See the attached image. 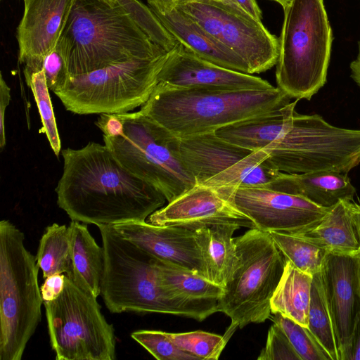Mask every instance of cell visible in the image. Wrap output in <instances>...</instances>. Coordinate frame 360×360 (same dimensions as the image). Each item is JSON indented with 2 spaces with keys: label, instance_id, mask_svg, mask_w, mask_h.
I'll return each instance as SVG.
<instances>
[{
  "label": "cell",
  "instance_id": "60d3db41",
  "mask_svg": "<svg viewBox=\"0 0 360 360\" xmlns=\"http://www.w3.org/2000/svg\"><path fill=\"white\" fill-rule=\"evenodd\" d=\"M351 77L360 86V41L359 43V52L354 60L350 64Z\"/></svg>",
  "mask_w": 360,
  "mask_h": 360
},
{
  "label": "cell",
  "instance_id": "603a6c76",
  "mask_svg": "<svg viewBox=\"0 0 360 360\" xmlns=\"http://www.w3.org/2000/svg\"><path fill=\"white\" fill-rule=\"evenodd\" d=\"M352 201L342 200L330 207L326 215L314 226L295 235L327 252L360 253V236L354 219Z\"/></svg>",
  "mask_w": 360,
  "mask_h": 360
},
{
  "label": "cell",
  "instance_id": "8fae6325",
  "mask_svg": "<svg viewBox=\"0 0 360 360\" xmlns=\"http://www.w3.org/2000/svg\"><path fill=\"white\" fill-rule=\"evenodd\" d=\"M50 343L57 360H114L115 330L97 297L65 276L64 289L44 302Z\"/></svg>",
  "mask_w": 360,
  "mask_h": 360
},
{
  "label": "cell",
  "instance_id": "836d02e7",
  "mask_svg": "<svg viewBox=\"0 0 360 360\" xmlns=\"http://www.w3.org/2000/svg\"><path fill=\"white\" fill-rule=\"evenodd\" d=\"M131 337L158 360H198L176 346L167 332L139 330L133 332Z\"/></svg>",
  "mask_w": 360,
  "mask_h": 360
},
{
  "label": "cell",
  "instance_id": "7bdbcfd3",
  "mask_svg": "<svg viewBox=\"0 0 360 360\" xmlns=\"http://www.w3.org/2000/svg\"><path fill=\"white\" fill-rule=\"evenodd\" d=\"M352 209L360 236V205L355 202H353Z\"/></svg>",
  "mask_w": 360,
  "mask_h": 360
},
{
  "label": "cell",
  "instance_id": "ee69618b",
  "mask_svg": "<svg viewBox=\"0 0 360 360\" xmlns=\"http://www.w3.org/2000/svg\"><path fill=\"white\" fill-rule=\"evenodd\" d=\"M270 1H275L278 4H279L283 7V8H285L291 1V0H270Z\"/></svg>",
  "mask_w": 360,
  "mask_h": 360
},
{
  "label": "cell",
  "instance_id": "52a82bcc",
  "mask_svg": "<svg viewBox=\"0 0 360 360\" xmlns=\"http://www.w3.org/2000/svg\"><path fill=\"white\" fill-rule=\"evenodd\" d=\"M22 231L0 222V360H20L41 319L39 268Z\"/></svg>",
  "mask_w": 360,
  "mask_h": 360
},
{
  "label": "cell",
  "instance_id": "9a60e30c",
  "mask_svg": "<svg viewBox=\"0 0 360 360\" xmlns=\"http://www.w3.org/2000/svg\"><path fill=\"white\" fill-rule=\"evenodd\" d=\"M146 221L158 226H181L193 231L219 224L257 229L221 190L198 184L154 212Z\"/></svg>",
  "mask_w": 360,
  "mask_h": 360
},
{
  "label": "cell",
  "instance_id": "f546056e",
  "mask_svg": "<svg viewBox=\"0 0 360 360\" xmlns=\"http://www.w3.org/2000/svg\"><path fill=\"white\" fill-rule=\"evenodd\" d=\"M110 6H120L128 11L150 39L169 51L178 41L162 25L152 9L139 0H100Z\"/></svg>",
  "mask_w": 360,
  "mask_h": 360
},
{
  "label": "cell",
  "instance_id": "8d00e7d4",
  "mask_svg": "<svg viewBox=\"0 0 360 360\" xmlns=\"http://www.w3.org/2000/svg\"><path fill=\"white\" fill-rule=\"evenodd\" d=\"M65 275L56 274L44 278L40 287V291L44 302L56 300L64 289Z\"/></svg>",
  "mask_w": 360,
  "mask_h": 360
},
{
  "label": "cell",
  "instance_id": "4316f807",
  "mask_svg": "<svg viewBox=\"0 0 360 360\" xmlns=\"http://www.w3.org/2000/svg\"><path fill=\"white\" fill-rule=\"evenodd\" d=\"M36 259L44 279L56 274H63L72 279L69 226L56 223L46 226L39 240Z\"/></svg>",
  "mask_w": 360,
  "mask_h": 360
},
{
  "label": "cell",
  "instance_id": "d590c367",
  "mask_svg": "<svg viewBox=\"0 0 360 360\" xmlns=\"http://www.w3.org/2000/svg\"><path fill=\"white\" fill-rule=\"evenodd\" d=\"M42 69L48 87L54 94L65 86L70 77L66 60L57 46L43 58Z\"/></svg>",
  "mask_w": 360,
  "mask_h": 360
},
{
  "label": "cell",
  "instance_id": "44dd1931",
  "mask_svg": "<svg viewBox=\"0 0 360 360\" xmlns=\"http://www.w3.org/2000/svg\"><path fill=\"white\" fill-rule=\"evenodd\" d=\"M152 11L168 32L198 56L219 66L250 74L248 65L239 56L216 41L176 6Z\"/></svg>",
  "mask_w": 360,
  "mask_h": 360
},
{
  "label": "cell",
  "instance_id": "f1b7e54d",
  "mask_svg": "<svg viewBox=\"0 0 360 360\" xmlns=\"http://www.w3.org/2000/svg\"><path fill=\"white\" fill-rule=\"evenodd\" d=\"M270 236L284 255L300 271L314 276L321 271L327 252L295 235L270 232Z\"/></svg>",
  "mask_w": 360,
  "mask_h": 360
},
{
  "label": "cell",
  "instance_id": "4fadbf2b",
  "mask_svg": "<svg viewBox=\"0 0 360 360\" xmlns=\"http://www.w3.org/2000/svg\"><path fill=\"white\" fill-rule=\"evenodd\" d=\"M187 14L216 41L239 56L250 74L276 65L279 39L248 12L229 0H176Z\"/></svg>",
  "mask_w": 360,
  "mask_h": 360
},
{
  "label": "cell",
  "instance_id": "ffe728a7",
  "mask_svg": "<svg viewBox=\"0 0 360 360\" xmlns=\"http://www.w3.org/2000/svg\"><path fill=\"white\" fill-rule=\"evenodd\" d=\"M155 258V257H154ZM160 285L187 313L202 321L219 311L224 288L186 269L155 258Z\"/></svg>",
  "mask_w": 360,
  "mask_h": 360
},
{
  "label": "cell",
  "instance_id": "484cf974",
  "mask_svg": "<svg viewBox=\"0 0 360 360\" xmlns=\"http://www.w3.org/2000/svg\"><path fill=\"white\" fill-rule=\"evenodd\" d=\"M313 276L286 260L280 281L271 299V314H279L308 326V314Z\"/></svg>",
  "mask_w": 360,
  "mask_h": 360
},
{
  "label": "cell",
  "instance_id": "b9f144b4",
  "mask_svg": "<svg viewBox=\"0 0 360 360\" xmlns=\"http://www.w3.org/2000/svg\"><path fill=\"white\" fill-rule=\"evenodd\" d=\"M176 0H147L149 7L153 10L161 11L173 6Z\"/></svg>",
  "mask_w": 360,
  "mask_h": 360
},
{
  "label": "cell",
  "instance_id": "277c9868",
  "mask_svg": "<svg viewBox=\"0 0 360 360\" xmlns=\"http://www.w3.org/2000/svg\"><path fill=\"white\" fill-rule=\"evenodd\" d=\"M57 46L70 76L167 52L150 39L124 8L100 0L75 1Z\"/></svg>",
  "mask_w": 360,
  "mask_h": 360
},
{
  "label": "cell",
  "instance_id": "e0dca14e",
  "mask_svg": "<svg viewBox=\"0 0 360 360\" xmlns=\"http://www.w3.org/2000/svg\"><path fill=\"white\" fill-rule=\"evenodd\" d=\"M321 276L341 355L360 314V253L327 252Z\"/></svg>",
  "mask_w": 360,
  "mask_h": 360
},
{
  "label": "cell",
  "instance_id": "2e32d148",
  "mask_svg": "<svg viewBox=\"0 0 360 360\" xmlns=\"http://www.w3.org/2000/svg\"><path fill=\"white\" fill-rule=\"evenodd\" d=\"M158 83L180 88L267 90L268 81L210 63L178 42L169 51L158 75Z\"/></svg>",
  "mask_w": 360,
  "mask_h": 360
},
{
  "label": "cell",
  "instance_id": "3957f363",
  "mask_svg": "<svg viewBox=\"0 0 360 360\" xmlns=\"http://www.w3.org/2000/svg\"><path fill=\"white\" fill-rule=\"evenodd\" d=\"M290 98L267 90L180 88L158 83L140 111L181 139L208 133L278 108Z\"/></svg>",
  "mask_w": 360,
  "mask_h": 360
},
{
  "label": "cell",
  "instance_id": "9c48e42d",
  "mask_svg": "<svg viewBox=\"0 0 360 360\" xmlns=\"http://www.w3.org/2000/svg\"><path fill=\"white\" fill-rule=\"evenodd\" d=\"M104 250L101 295L111 313L154 312L188 317L163 290L155 258L118 233L112 226H98Z\"/></svg>",
  "mask_w": 360,
  "mask_h": 360
},
{
  "label": "cell",
  "instance_id": "6da1fadb",
  "mask_svg": "<svg viewBox=\"0 0 360 360\" xmlns=\"http://www.w3.org/2000/svg\"><path fill=\"white\" fill-rule=\"evenodd\" d=\"M62 155L57 204L72 221L97 226L146 221L167 201L156 187L124 167L105 144L68 148Z\"/></svg>",
  "mask_w": 360,
  "mask_h": 360
},
{
  "label": "cell",
  "instance_id": "7c38bea8",
  "mask_svg": "<svg viewBox=\"0 0 360 360\" xmlns=\"http://www.w3.org/2000/svg\"><path fill=\"white\" fill-rule=\"evenodd\" d=\"M182 159L195 184L215 188L267 187L278 172L263 150H250L215 133L180 139Z\"/></svg>",
  "mask_w": 360,
  "mask_h": 360
},
{
  "label": "cell",
  "instance_id": "ab89813d",
  "mask_svg": "<svg viewBox=\"0 0 360 360\" xmlns=\"http://www.w3.org/2000/svg\"><path fill=\"white\" fill-rule=\"evenodd\" d=\"M230 1L237 4L252 17L258 20H262V11L258 6L256 0H229Z\"/></svg>",
  "mask_w": 360,
  "mask_h": 360
},
{
  "label": "cell",
  "instance_id": "f35d334b",
  "mask_svg": "<svg viewBox=\"0 0 360 360\" xmlns=\"http://www.w3.org/2000/svg\"><path fill=\"white\" fill-rule=\"evenodd\" d=\"M341 360H360V314L348 344L341 353Z\"/></svg>",
  "mask_w": 360,
  "mask_h": 360
},
{
  "label": "cell",
  "instance_id": "8992f818",
  "mask_svg": "<svg viewBox=\"0 0 360 360\" xmlns=\"http://www.w3.org/2000/svg\"><path fill=\"white\" fill-rule=\"evenodd\" d=\"M283 11L277 86L290 98L310 100L326 82L333 42L323 0H291Z\"/></svg>",
  "mask_w": 360,
  "mask_h": 360
},
{
  "label": "cell",
  "instance_id": "30bf717a",
  "mask_svg": "<svg viewBox=\"0 0 360 360\" xmlns=\"http://www.w3.org/2000/svg\"><path fill=\"white\" fill-rule=\"evenodd\" d=\"M166 55L135 58L70 75L65 86L55 94L65 109L75 114L129 112L149 98Z\"/></svg>",
  "mask_w": 360,
  "mask_h": 360
},
{
  "label": "cell",
  "instance_id": "4dcf8cb0",
  "mask_svg": "<svg viewBox=\"0 0 360 360\" xmlns=\"http://www.w3.org/2000/svg\"><path fill=\"white\" fill-rule=\"evenodd\" d=\"M25 82L32 91L41 117L42 128L39 132L46 134L51 149L58 156L61 141L44 70L32 73Z\"/></svg>",
  "mask_w": 360,
  "mask_h": 360
},
{
  "label": "cell",
  "instance_id": "83f0119b",
  "mask_svg": "<svg viewBox=\"0 0 360 360\" xmlns=\"http://www.w3.org/2000/svg\"><path fill=\"white\" fill-rule=\"evenodd\" d=\"M307 327L331 360H341L321 271L313 276Z\"/></svg>",
  "mask_w": 360,
  "mask_h": 360
},
{
  "label": "cell",
  "instance_id": "ba28073f",
  "mask_svg": "<svg viewBox=\"0 0 360 360\" xmlns=\"http://www.w3.org/2000/svg\"><path fill=\"white\" fill-rule=\"evenodd\" d=\"M234 240L236 262L219 302V311L231 319L228 339L237 328L270 318L271 299L286 262L268 232L252 229Z\"/></svg>",
  "mask_w": 360,
  "mask_h": 360
},
{
  "label": "cell",
  "instance_id": "74e56055",
  "mask_svg": "<svg viewBox=\"0 0 360 360\" xmlns=\"http://www.w3.org/2000/svg\"><path fill=\"white\" fill-rule=\"evenodd\" d=\"M11 99V89L0 74V148L6 145L5 111Z\"/></svg>",
  "mask_w": 360,
  "mask_h": 360
},
{
  "label": "cell",
  "instance_id": "d4e9b609",
  "mask_svg": "<svg viewBox=\"0 0 360 360\" xmlns=\"http://www.w3.org/2000/svg\"><path fill=\"white\" fill-rule=\"evenodd\" d=\"M72 280L96 297L101 295L104 270V250L90 233L86 224H70Z\"/></svg>",
  "mask_w": 360,
  "mask_h": 360
},
{
  "label": "cell",
  "instance_id": "d6986e66",
  "mask_svg": "<svg viewBox=\"0 0 360 360\" xmlns=\"http://www.w3.org/2000/svg\"><path fill=\"white\" fill-rule=\"evenodd\" d=\"M112 226L122 237L136 244L155 259L205 277L195 231L176 226L154 225L146 221Z\"/></svg>",
  "mask_w": 360,
  "mask_h": 360
},
{
  "label": "cell",
  "instance_id": "ac0fdd59",
  "mask_svg": "<svg viewBox=\"0 0 360 360\" xmlns=\"http://www.w3.org/2000/svg\"><path fill=\"white\" fill-rule=\"evenodd\" d=\"M76 0H24L17 28L20 63L42 68L43 58L57 46Z\"/></svg>",
  "mask_w": 360,
  "mask_h": 360
},
{
  "label": "cell",
  "instance_id": "cb8c5ba5",
  "mask_svg": "<svg viewBox=\"0 0 360 360\" xmlns=\"http://www.w3.org/2000/svg\"><path fill=\"white\" fill-rule=\"evenodd\" d=\"M240 228L236 225L219 224L195 231L205 277L223 288L229 279L236 262V248L233 235Z\"/></svg>",
  "mask_w": 360,
  "mask_h": 360
},
{
  "label": "cell",
  "instance_id": "7a4b0ae2",
  "mask_svg": "<svg viewBox=\"0 0 360 360\" xmlns=\"http://www.w3.org/2000/svg\"><path fill=\"white\" fill-rule=\"evenodd\" d=\"M297 101L242 122L239 145L266 151L278 172L348 174L360 163V129L332 125L319 115L300 114Z\"/></svg>",
  "mask_w": 360,
  "mask_h": 360
},
{
  "label": "cell",
  "instance_id": "5b68a950",
  "mask_svg": "<svg viewBox=\"0 0 360 360\" xmlns=\"http://www.w3.org/2000/svg\"><path fill=\"white\" fill-rule=\"evenodd\" d=\"M96 125L120 163L156 187L167 202L195 185L181 157L180 138L140 110L101 114Z\"/></svg>",
  "mask_w": 360,
  "mask_h": 360
},
{
  "label": "cell",
  "instance_id": "7402d4cb",
  "mask_svg": "<svg viewBox=\"0 0 360 360\" xmlns=\"http://www.w3.org/2000/svg\"><path fill=\"white\" fill-rule=\"evenodd\" d=\"M266 188L301 196L326 208L342 200L353 201L356 193L348 174L327 171L302 174L280 172Z\"/></svg>",
  "mask_w": 360,
  "mask_h": 360
},
{
  "label": "cell",
  "instance_id": "5bb4252c",
  "mask_svg": "<svg viewBox=\"0 0 360 360\" xmlns=\"http://www.w3.org/2000/svg\"><path fill=\"white\" fill-rule=\"evenodd\" d=\"M227 198L265 232L302 233L319 223L330 208L266 187L221 188Z\"/></svg>",
  "mask_w": 360,
  "mask_h": 360
},
{
  "label": "cell",
  "instance_id": "d6a6232c",
  "mask_svg": "<svg viewBox=\"0 0 360 360\" xmlns=\"http://www.w3.org/2000/svg\"><path fill=\"white\" fill-rule=\"evenodd\" d=\"M270 318L285 333L301 360H331L308 327L279 314Z\"/></svg>",
  "mask_w": 360,
  "mask_h": 360
},
{
  "label": "cell",
  "instance_id": "e575fe53",
  "mask_svg": "<svg viewBox=\"0 0 360 360\" xmlns=\"http://www.w3.org/2000/svg\"><path fill=\"white\" fill-rule=\"evenodd\" d=\"M258 360H301L288 337L275 323L269 329L266 342Z\"/></svg>",
  "mask_w": 360,
  "mask_h": 360
},
{
  "label": "cell",
  "instance_id": "1f68e13d",
  "mask_svg": "<svg viewBox=\"0 0 360 360\" xmlns=\"http://www.w3.org/2000/svg\"><path fill=\"white\" fill-rule=\"evenodd\" d=\"M167 335L181 350L198 359H218L229 340L224 335L202 330Z\"/></svg>",
  "mask_w": 360,
  "mask_h": 360
}]
</instances>
